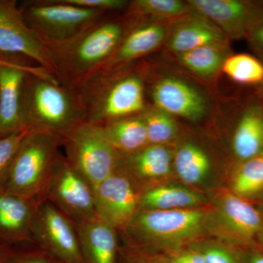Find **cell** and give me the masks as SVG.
<instances>
[{"label":"cell","mask_w":263,"mask_h":263,"mask_svg":"<svg viewBox=\"0 0 263 263\" xmlns=\"http://www.w3.org/2000/svg\"><path fill=\"white\" fill-rule=\"evenodd\" d=\"M108 12L65 42L46 46L60 84L75 89L98 73L119 47L138 17Z\"/></svg>","instance_id":"cell-1"},{"label":"cell","mask_w":263,"mask_h":263,"mask_svg":"<svg viewBox=\"0 0 263 263\" xmlns=\"http://www.w3.org/2000/svg\"><path fill=\"white\" fill-rule=\"evenodd\" d=\"M143 67L133 63L118 70L100 71L76 88L85 122L103 125L143 113L148 107Z\"/></svg>","instance_id":"cell-2"},{"label":"cell","mask_w":263,"mask_h":263,"mask_svg":"<svg viewBox=\"0 0 263 263\" xmlns=\"http://www.w3.org/2000/svg\"><path fill=\"white\" fill-rule=\"evenodd\" d=\"M21 98L24 125L29 130L49 132L63 139L86 122L79 94L64 85L27 73Z\"/></svg>","instance_id":"cell-3"},{"label":"cell","mask_w":263,"mask_h":263,"mask_svg":"<svg viewBox=\"0 0 263 263\" xmlns=\"http://www.w3.org/2000/svg\"><path fill=\"white\" fill-rule=\"evenodd\" d=\"M62 146V139L57 135L29 131L15 154L1 190L42 201Z\"/></svg>","instance_id":"cell-4"},{"label":"cell","mask_w":263,"mask_h":263,"mask_svg":"<svg viewBox=\"0 0 263 263\" xmlns=\"http://www.w3.org/2000/svg\"><path fill=\"white\" fill-rule=\"evenodd\" d=\"M18 8L27 27L45 46L65 42L108 13L62 0L25 1Z\"/></svg>","instance_id":"cell-5"},{"label":"cell","mask_w":263,"mask_h":263,"mask_svg":"<svg viewBox=\"0 0 263 263\" xmlns=\"http://www.w3.org/2000/svg\"><path fill=\"white\" fill-rule=\"evenodd\" d=\"M66 159L95 187L117 170L119 155L103 127L84 122L62 139Z\"/></svg>","instance_id":"cell-6"},{"label":"cell","mask_w":263,"mask_h":263,"mask_svg":"<svg viewBox=\"0 0 263 263\" xmlns=\"http://www.w3.org/2000/svg\"><path fill=\"white\" fill-rule=\"evenodd\" d=\"M44 200L51 202L73 223L100 219L92 186L62 153L55 164Z\"/></svg>","instance_id":"cell-7"},{"label":"cell","mask_w":263,"mask_h":263,"mask_svg":"<svg viewBox=\"0 0 263 263\" xmlns=\"http://www.w3.org/2000/svg\"><path fill=\"white\" fill-rule=\"evenodd\" d=\"M33 243L62 263H86L73 222L55 205L43 200L33 221Z\"/></svg>","instance_id":"cell-8"},{"label":"cell","mask_w":263,"mask_h":263,"mask_svg":"<svg viewBox=\"0 0 263 263\" xmlns=\"http://www.w3.org/2000/svg\"><path fill=\"white\" fill-rule=\"evenodd\" d=\"M205 214L193 209H139L124 230L143 241H176L190 238L201 228Z\"/></svg>","instance_id":"cell-9"},{"label":"cell","mask_w":263,"mask_h":263,"mask_svg":"<svg viewBox=\"0 0 263 263\" xmlns=\"http://www.w3.org/2000/svg\"><path fill=\"white\" fill-rule=\"evenodd\" d=\"M0 52L27 57L57 80L48 48L27 27L15 0H0Z\"/></svg>","instance_id":"cell-10"},{"label":"cell","mask_w":263,"mask_h":263,"mask_svg":"<svg viewBox=\"0 0 263 263\" xmlns=\"http://www.w3.org/2000/svg\"><path fill=\"white\" fill-rule=\"evenodd\" d=\"M93 192L99 218L114 229H125L140 209L141 195L136 183L119 170Z\"/></svg>","instance_id":"cell-11"},{"label":"cell","mask_w":263,"mask_h":263,"mask_svg":"<svg viewBox=\"0 0 263 263\" xmlns=\"http://www.w3.org/2000/svg\"><path fill=\"white\" fill-rule=\"evenodd\" d=\"M27 73L60 84L46 69L32 63L0 67V139L27 130L24 125L21 105L22 84Z\"/></svg>","instance_id":"cell-12"},{"label":"cell","mask_w":263,"mask_h":263,"mask_svg":"<svg viewBox=\"0 0 263 263\" xmlns=\"http://www.w3.org/2000/svg\"><path fill=\"white\" fill-rule=\"evenodd\" d=\"M169 32V23L138 18L100 71L118 70L135 63L158 49Z\"/></svg>","instance_id":"cell-13"},{"label":"cell","mask_w":263,"mask_h":263,"mask_svg":"<svg viewBox=\"0 0 263 263\" xmlns=\"http://www.w3.org/2000/svg\"><path fill=\"white\" fill-rule=\"evenodd\" d=\"M154 107L171 116L198 121L206 115L205 98L196 89L181 79L166 77L151 88Z\"/></svg>","instance_id":"cell-14"},{"label":"cell","mask_w":263,"mask_h":263,"mask_svg":"<svg viewBox=\"0 0 263 263\" xmlns=\"http://www.w3.org/2000/svg\"><path fill=\"white\" fill-rule=\"evenodd\" d=\"M41 202L0 190V242L15 247L33 243L31 230Z\"/></svg>","instance_id":"cell-15"},{"label":"cell","mask_w":263,"mask_h":263,"mask_svg":"<svg viewBox=\"0 0 263 263\" xmlns=\"http://www.w3.org/2000/svg\"><path fill=\"white\" fill-rule=\"evenodd\" d=\"M187 3L232 39L246 37L249 26L262 8L240 0H189Z\"/></svg>","instance_id":"cell-16"},{"label":"cell","mask_w":263,"mask_h":263,"mask_svg":"<svg viewBox=\"0 0 263 263\" xmlns=\"http://www.w3.org/2000/svg\"><path fill=\"white\" fill-rule=\"evenodd\" d=\"M228 43V38L216 24L195 11L175 22L166 46L175 55L209 45Z\"/></svg>","instance_id":"cell-17"},{"label":"cell","mask_w":263,"mask_h":263,"mask_svg":"<svg viewBox=\"0 0 263 263\" xmlns=\"http://www.w3.org/2000/svg\"><path fill=\"white\" fill-rule=\"evenodd\" d=\"M86 263H116V229L100 219L73 223Z\"/></svg>","instance_id":"cell-18"},{"label":"cell","mask_w":263,"mask_h":263,"mask_svg":"<svg viewBox=\"0 0 263 263\" xmlns=\"http://www.w3.org/2000/svg\"><path fill=\"white\" fill-rule=\"evenodd\" d=\"M172 153L164 145L148 144L127 155H119L117 170L127 175L133 181H148L168 174Z\"/></svg>","instance_id":"cell-19"},{"label":"cell","mask_w":263,"mask_h":263,"mask_svg":"<svg viewBox=\"0 0 263 263\" xmlns=\"http://www.w3.org/2000/svg\"><path fill=\"white\" fill-rule=\"evenodd\" d=\"M263 108L252 105L242 114L233 138V149L239 160L247 161L262 153Z\"/></svg>","instance_id":"cell-20"},{"label":"cell","mask_w":263,"mask_h":263,"mask_svg":"<svg viewBox=\"0 0 263 263\" xmlns=\"http://www.w3.org/2000/svg\"><path fill=\"white\" fill-rule=\"evenodd\" d=\"M100 126L119 155H130L149 144L141 114Z\"/></svg>","instance_id":"cell-21"},{"label":"cell","mask_w":263,"mask_h":263,"mask_svg":"<svg viewBox=\"0 0 263 263\" xmlns=\"http://www.w3.org/2000/svg\"><path fill=\"white\" fill-rule=\"evenodd\" d=\"M221 209L227 226L241 238H251L262 228L260 213L235 194H228L224 197Z\"/></svg>","instance_id":"cell-22"},{"label":"cell","mask_w":263,"mask_h":263,"mask_svg":"<svg viewBox=\"0 0 263 263\" xmlns=\"http://www.w3.org/2000/svg\"><path fill=\"white\" fill-rule=\"evenodd\" d=\"M202 197L188 189L180 186H158L141 194L140 209L175 210L195 206Z\"/></svg>","instance_id":"cell-23"},{"label":"cell","mask_w":263,"mask_h":263,"mask_svg":"<svg viewBox=\"0 0 263 263\" xmlns=\"http://www.w3.org/2000/svg\"><path fill=\"white\" fill-rule=\"evenodd\" d=\"M228 43L209 45L176 55L180 65L202 78L216 75L228 57Z\"/></svg>","instance_id":"cell-24"},{"label":"cell","mask_w":263,"mask_h":263,"mask_svg":"<svg viewBox=\"0 0 263 263\" xmlns=\"http://www.w3.org/2000/svg\"><path fill=\"white\" fill-rule=\"evenodd\" d=\"M127 11L138 18L168 23L195 13L187 2L180 0H135L129 2Z\"/></svg>","instance_id":"cell-25"},{"label":"cell","mask_w":263,"mask_h":263,"mask_svg":"<svg viewBox=\"0 0 263 263\" xmlns=\"http://www.w3.org/2000/svg\"><path fill=\"white\" fill-rule=\"evenodd\" d=\"M175 168L180 179L189 184L201 182L211 168V160L205 151L190 142L183 143L176 151Z\"/></svg>","instance_id":"cell-26"},{"label":"cell","mask_w":263,"mask_h":263,"mask_svg":"<svg viewBox=\"0 0 263 263\" xmlns=\"http://www.w3.org/2000/svg\"><path fill=\"white\" fill-rule=\"evenodd\" d=\"M221 70L232 81L241 85H262L263 62L247 53L227 57Z\"/></svg>","instance_id":"cell-27"},{"label":"cell","mask_w":263,"mask_h":263,"mask_svg":"<svg viewBox=\"0 0 263 263\" xmlns=\"http://www.w3.org/2000/svg\"><path fill=\"white\" fill-rule=\"evenodd\" d=\"M232 186L235 195L242 198L263 191V154L243 162L235 173Z\"/></svg>","instance_id":"cell-28"},{"label":"cell","mask_w":263,"mask_h":263,"mask_svg":"<svg viewBox=\"0 0 263 263\" xmlns=\"http://www.w3.org/2000/svg\"><path fill=\"white\" fill-rule=\"evenodd\" d=\"M141 115L146 124L149 144L163 145L177 134L174 118L160 109L148 106Z\"/></svg>","instance_id":"cell-29"},{"label":"cell","mask_w":263,"mask_h":263,"mask_svg":"<svg viewBox=\"0 0 263 263\" xmlns=\"http://www.w3.org/2000/svg\"><path fill=\"white\" fill-rule=\"evenodd\" d=\"M29 131L27 129L0 139V190L4 187L15 154Z\"/></svg>","instance_id":"cell-30"},{"label":"cell","mask_w":263,"mask_h":263,"mask_svg":"<svg viewBox=\"0 0 263 263\" xmlns=\"http://www.w3.org/2000/svg\"><path fill=\"white\" fill-rule=\"evenodd\" d=\"M56 259L42 249L20 247L4 263H59Z\"/></svg>","instance_id":"cell-31"},{"label":"cell","mask_w":263,"mask_h":263,"mask_svg":"<svg viewBox=\"0 0 263 263\" xmlns=\"http://www.w3.org/2000/svg\"><path fill=\"white\" fill-rule=\"evenodd\" d=\"M246 37L263 53V7L249 26Z\"/></svg>","instance_id":"cell-32"},{"label":"cell","mask_w":263,"mask_h":263,"mask_svg":"<svg viewBox=\"0 0 263 263\" xmlns=\"http://www.w3.org/2000/svg\"><path fill=\"white\" fill-rule=\"evenodd\" d=\"M202 254L205 263H236L234 257L223 249H208Z\"/></svg>","instance_id":"cell-33"},{"label":"cell","mask_w":263,"mask_h":263,"mask_svg":"<svg viewBox=\"0 0 263 263\" xmlns=\"http://www.w3.org/2000/svg\"><path fill=\"white\" fill-rule=\"evenodd\" d=\"M171 263H205L202 254L197 252H188L175 257Z\"/></svg>","instance_id":"cell-34"},{"label":"cell","mask_w":263,"mask_h":263,"mask_svg":"<svg viewBox=\"0 0 263 263\" xmlns=\"http://www.w3.org/2000/svg\"><path fill=\"white\" fill-rule=\"evenodd\" d=\"M28 61H32V60L27 57L21 56V55L9 54V53L0 52V67L24 63V62H28Z\"/></svg>","instance_id":"cell-35"},{"label":"cell","mask_w":263,"mask_h":263,"mask_svg":"<svg viewBox=\"0 0 263 263\" xmlns=\"http://www.w3.org/2000/svg\"><path fill=\"white\" fill-rule=\"evenodd\" d=\"M18 247L0 242V263H4L14 254Z\"/></svg>","instance_id":"cell-36"},{"label":"cell","mask_w":263,"mask_h":263,"mask_svg":"<svg viewBox=\"0 0 263 263\" xmlns=\"http://www.w3.org/2000/svg\"><path fill=\"white\" fill-rule=\"evenodd\" d=\"M250 263H263V256L256 255L252 257Z\"/></svg>","instance_id":"cell-37"},{"label":"cell","mask_w":263,"mask_h":263,"mask_svg":"<svg viewBox=\"0 0 263 263\" xmlns=\"http://www.w3.org/2000/svg\"><path fill=\"white\" fill-rule=\"evenodd\" d=\"M134 262H133V263H145V262H142V261L141 260H139V259H138V260H137V259H134Z\"/></svg>","instance_id":"cell-38"},{"label":"cell","mask_w":263,"mask_h":263,"mask_svg":"<svg viewBox=\"0 0 263 263\" xmlns=\"http://www.w3.org/2000/svg\"><path fill=\"white\" fill-rule=\"evenodd\" d=\"M262 56H263V53H262ZM262 62H263V57H262ZM262 87H263V83H262Z\"/></svg>","instance_id":"cell-39"},{"label":"cell","mask_w":263,"mask_h":263,"mask_svg":"<svg viewBox=\"0 0 263 263\" xmlns=\"http://www.w3.org/2000/svg\"><path fill=\"white\" fill-rule=\"evenodd\" d=\"M262 154H263V145H262Z\"/></svg>","instance_id":"cell-40"},{"label":"cell","mask_w":263,"mask_h":263,"mask_svg":"<svg viewBox=\"0 0 263 263\" xmlns=\"http://www.w3.org/2000/svg\"><path fill=\"white\" fill-rule=\"evenodd\" d=\"M59 263H62V262H59Z\"/></svg>","instance_id":"cell-41"}]
</instances>
